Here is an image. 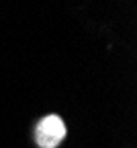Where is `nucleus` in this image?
<instances>
[{
  "label": "nucleus",
  "mask_w": 137,
  "mask_h": 148,
  "mask_svg": "<svg viewBox=\"0 0 137 148\" xmlns=\"http://www.w3.org/2000/svg\"><path fill=\"white\" fill-rule=\"evenodd\" d=\"M66 136V125L62 117L57 115H47L37 123L35 130V142L39 148H55Z\"/></svg>",
  "instance_id": "obj_1"
}]
</instances>
